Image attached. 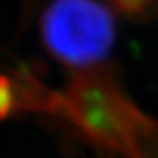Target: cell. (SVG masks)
<instances>
[{
	"label": "cell",
	"mask_w": 158,
	"mask_h": 158,
	"mask_svg": "<svg viewBox=\"0 0 158 158\" xmlns=\"http://www.w3.org/2000/svg\"><path fill=\"white\" fill-rule=\"evenodd\" d=\"M40 32L59 62L88 71L110 56L116 20L103 0H52L42 15Z\"/></svg>",
	"instance_id": "cell-1"
}]
</instances>
